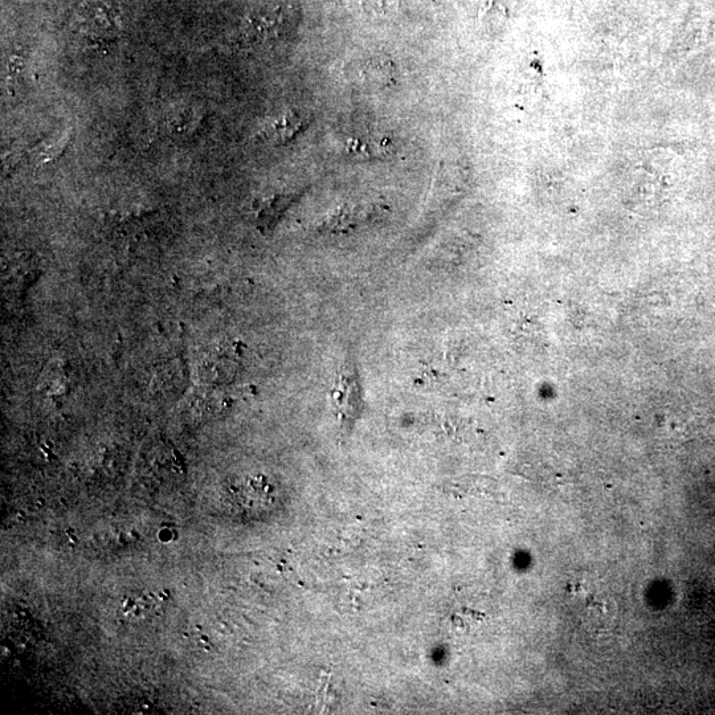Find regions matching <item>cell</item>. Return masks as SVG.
Instances as JSON below:
<instances>
[{"label":"cell","instance_id":"1","mask_svg":"<svg viewBox=\"0 0 715 715\" xmlns=\"http://www.w3.org/2000/svg\"><path fill=\"white\" fill-rule=\"evenodd\" d=\"M80 31L98 42L114 38L121 30V18L108 3L100 0L84 3L77 16Z\"/></svg>","mask_w":715,"mask_h":715},{"label":"cell","instance_id":"2","mask_svg":"<svg viewBox=\"0 0 715 715\" xmlns=\"http://www.w3.org/2000/svg\"><path fill=\"white\" fill-rule=\"evenodd\" d=\"M288 16V12L281 7L256 12L245 20L241 32L248 42H271L285 34L286 28L289 26Z\"/></svg>","mask_w":715,"mask_h":715},{"label":"cell","instance_id":"3","mask_svg":"<svg viewBox=\"0 0 715 715\" xmlns=\"http://www.w3.org/2000/svg\"><path fill=\"white\" fill-rule=\"evenodd\" d=\"M304 122V118L296 114H286L269 126L268 136L277 142H288L304 129Z\"/></svg>","mask_w":715,"mask_h":715},{"label":"cell","instance_id":"4","mask_svg":"<svg viewBox=\"0 0 715 715\" xmlns=\"http://www.w3.org/2000/svg\"><path fill=\"white\" fill-rule=\"evenodd\" d=\"M363 10L377 18H388L399 7V0H361Z\"/></svg>","mask_w":715,"mask_h":715}]
</instances>
